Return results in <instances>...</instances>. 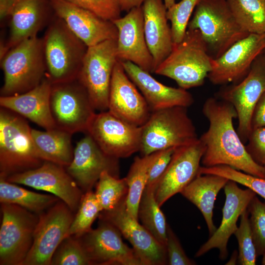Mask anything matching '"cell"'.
Here are the masks:
<instances>
[{
  "instance_id": "cell-1",
  "label": "cell",
  "mask_w": 265,
  "mask_h": 265,
  "mask_svg": "<svg viewBox=\"0 0 265 265\" xmlns=\"http://www.w3.org/2000/svg\"><path fill=\"white\" fill-rule=\"evenodd\" d=\"M202 112L209 122L208 130L199 138L205 147L203 166L227 165L265 179L264 166L252 159L234 128L233 119L238 114L234 106L212 97L204 102Z\"/></svg>"
},
{
  "instance_id": "cell-2",
  "label": "cell",
  "mask_w": 265,
  "mask_h": 265,
  "mask_svg": "<svg viewBox=\"0 0 265 265\" xmlns=\"http://www.w3.org/2000/svg\"><path fill=\"white\" fill-rule=\"evenodd\" d=\"M42 38L46 77L51 83L77 79L88 47L55 14Z\"/></svg>"
},
{
  "instance_id": "cell-3",
  "label": "cell",
  "mask_w": 265,
  "mask_h": 265,
  "mask_svg": "<svg viewBox=\"0 0 265 265\" xmlns=\"http://www.w3.org/2000/svg\"><path fill=\"white\" fill-rule=\"evenodd\" d=\"M212 60L200 31L187 29L183 40L174 43L171 52L154 73L174 80L179 87L187 90L204 83Z\"/></svg>"
},
{
  "instance_id": "cell-4",
  "label": "cell",
  "mask_w": 265,
  "mask_h": 265,
  "mask_svg": "<svg viewBox=\"0 0 265 265\" xmlns=\"http://www.w3.org/2000/svg\"><path fill=\"white\" fill-rule=\"evenodd\" d=\"M24 117L0 109V177L6 178L37 168L45 161L38 156L31 129Z\"/></svg>"
},
{
  "instance_id": "cell-5",
  "label": "cell",
  "mask_w": 265,
  "mask_h": 265,
  "mask_svg": "<svg viewBox=\"0 0 265 265\" xmlns=\"http://www.w3.org/2000/svg\"><path fill=\"white\" fill-rule=\"evenodd\" d=\"M0 67L4 74L0 96L24 93L38 85L46 73L42 37L25 40L10 49Z\"/></svg>"
},
{
  "instance_id": "cell-6",
  "label": "cell",
  "mask_w": 265,
  "mask_h": 265,
  "mask_svg": "<svg viewBox=\"0 0 265 265\" xmlns=\"http://www.w3.org/2000/svg\"><path fill=\"white\" fill-rule=\"evenodd\" d=\"M187 108L176 106L151 111L141 126L142 156L191 144L198 139Z\"/></svg>"
},
{
  "instance_id": "cell-7",
  "label": "cell",
  "mask_w": 265,
  "mask_h": 265,
  "mask_svg": "<svg viewBox=\"0 0 265 265\" xmlns=\"http://www.w3.org/2000/svg\"><path fill=\"white\" fill-rule=\"evenodd\" d=\"M187 29L200 31L213 59L249 34L238 25L226 0H199Z\"/></svg>"
},
{
  "instance_id": "cell-8",
  "label": "cell",
  "mask_w": 265,
  "mask_h": 265,
  "mask_svg": "<svg viewBox=\"0 0 265 265\" xmlns=\"http://www.w3.org/2000/svg\"><path fill=\"white\" fill-rule=\"evenodd\" d=\"M0 265H22L33 243L39 216L21 206L1 203Z\"/></svg>"
},
{
  "instance_id": "cell-9",
  "label": "cell",
  "mask_w": 265,
  "mask_h": 265,
  "mask_svg": "<svg viewBox=\"0 0 265 265\" xmlns=\"http://www.w3.org/2000/svg\"><path fill=\"white\" fill-rule=\"evenodd\" d=\"M118 60L116 40L89 47L77 79L86 90L95 110H108L113 69Z\"/></svg>"
},
{
  "instance_id": "cell-10",
  "label": "cell",
  "mask_w": 265,
  "mask_h": 265,
  "mask_svg": "<svg viewBox=\"0 0 265 265\" xmlns=\"http://www.w3.org/2000/svg\"><path fill=\"white\" fill-rule=\"evenodd\" d=\"M50 106L56 127L72 134L86 132L96 113L78 79L52 84Z\"/></svg>"
},
{
  "instance_id": "cell-11",
  "label": "cell",
  "mask_w": 265,
  "mask_h": 265,
  "mask_svg": "<svg viewBox=\"0 0 265 265\" xmlns=\"http://www.w3.org/2000/svg\"><path fill=\"white\" fill-rule=\"evenodd\" d=\"M265 92V53L254 59L247 75L241 81L226 86L217 93L218 98L228 102L238 114L237 132L243 143L247 141L251 131L252 112L259 99Z\"/></svg>"
},
{
  "instance_id": "cell-12",
  "label": "cell",
  "mask_w": 265,
  "mask_h": 265,
  "mask_svg": "<svg viewBox=\"0 0 265 265\" xmlns=\"http://www.w3.org/2000/svg\"><path fill=\"white\" fill-rule=\"evenodd\" d=\"M73 213L60 200L39 215L32 246L22 265H51L54 252L69 236Z\"/></svg>"
},
{
  "instance_id": "cell-13",
  "label": "cell",
  "mask_w": 265,
  "mask_h": 265,
  "mask_svg": "<svg viewBox=\"0 0 265 265\" xmlns=\"http://www.w3.org/2000/svg\"><path fill=\"white\" fill-rule=\"evenodd\" d=\"M86 132L105 153L112 157L126 158L139 152L141 127L127 122L108 110L95 113Z\"/></svg>"
},
{
  "instance_id": "cell-14",
  "label": "cell",
  "mask_w": 265,
  "mask_h": 265,
  "mask_svg": "<svg viewBox=\"0 0 265 265\" xmlns=\"http://www.w3.org/2000/svg\"><path fill=\"white\" fill-rule=\"evenodd\" d=\"M7 181L45 191L58 197L73 212L78 210L83 194L65 167L45 161L39 167L11 175Z\"/></svg>"
},
{
  "instance_id": "cell-15",
  "label": "cell",
  "mask_w": 265,
  "mask_h": 265,
  "mask_svg": "<svg viewBox=\"0 0 265 265\" xmlns=\"http://www.w3.org/2000/svg\"><path fill=\"white\" fill-rule=\"evenodd\" d=\"M126 199L113 210L103 211L101 220L114 225L132 245L142 265L167 264L166 247L159 243L128 212Z\"/></svg>"
},
{
  "instance_id": "cell-16",
  "label": "cell",
  "mask_w": 265,
  "mask_h": 265,
  "mask_svg": "<svg viewBox=\"0 0 265 265\" xmlns=\"http://www.w3.org/2000/svg\"><path fill=\"white\" fill-rule=\"evenodd\" d=\"M205 150V145L199 138L191 144L175 148L156 187L155 196L160 207L180 193L198 175Z\"/></svg>"
},
{
  "instance_id": "cell-17",
  "label": "cell",
  "mask_w": 265,
  "mask_h": 265,
  "mask_svg": "<svg viewBox=\"0 0 265 265\" xmlns=\"http://www.w3.org/2000/svg\"><path fill=\"white\" fill-rule=\"evenodd\" d=\"M65 168L84 193L92 190L104 171L119 178V159L105 153L88 134L77 142L73 160Z\"/></svg>"
},
{
  "instance_id": "cell-18",
  "label": "cell",
  "mask_w": 265,
  "mask_h": 265,
  "mask_svg": "<svg viewBox=\"0 0 265 265\" xmlns=\"http://www.w3.org/2000/svg\"><path fill=\"white\" fill-rule=\"evenodd\" d=\"M265 49V34H249L213 59L208 77L214 85L237 83L248 73L256 57Z\"/></svg>"
},
{
  "instance_id": "cell-19",
  "label": "cell",
  "mask_w": 265,
  "mask_h": 265,
  "mask_svg": "<svg viewBox=\"0 0 265 265\" xmlns=\"http://www.w3.org/2000/svg\"><path fill=\"white\" fill-rule=\"evenodd\" d=\"M119 230L103 220L99 226L80 237L92 265H142L133 248L122 238Z\"/></svg>"
},
{
  "instance_id": "cell-20",
  "label": "cell",
  "mask_w": 265,
  "mask_h": 265,
  "mask_svg": "<svg viewBox=\"0 0 265 265\" xmlns=\"http://www.w3.org/2000/svg\"><path fill=\"white\" fill-rule=\"evenodd\" d=\"M55 15L88 47L108 40H116L117 29L113 22L67 0H49Z\"/></svg>"
},
{
  "instance_id": "cell-21",
  "label": "cell",
  "mask_w": 265,
  "mask_h": 265,
  "mask_svg": "<svg viewBox=\"0 0 265 265\" xmlns=\"http://www.w3.org/2000/svg\"><path fill=\"white\" fill-rule=\"evenodd\" d=\"M113 22L118 30V60L130 61L147 72L154 73V61L145 39L141 6L132 8Z\"/></svg>"
},
{
  "instance_id": "cell-22",
  "label": "cell",
  "mask_w": 265,
  "mask_h": 265,
  "mask_svg": "<svg viewBox=\"0 0 265 265\" xmlns=\"http://www.w3.org/2000/svg\"><path fill=\"white\" fill-rule=\"evenodd\" d=\"M116 117L137 126H142L151 111L142 94L117 60L111 78L108 110Z\"/></svg>"
},
{
  "instance_id": "cell-23",
  "label": "cell",
  "mask_w": 265,
  "mask_h": 265,
  "mask_svg": "<svg viewBox=\"0 0 265 265\" xmlns=\"http://www.w3.org/2000/svg\"><path fill=\"white\" fill-rule=\"evenodd\" d=\"M225 201L222 209V218L219 227L195 254L200 257L210 250L217 248L219 251V258L225 260L228 254L227 244L231 236L238 228L237 221L243 212L249 205L256 193L249 188L242 189L237 183L229 180L224 187Z\"/></svg>"
},
{
  "instance_id": "cell-24",
  "label": "cell",
  "mask_w": 265,
  "mask_h": 265,
  "mask_svg": "<svg viewBox=\"0 0 265 265\" xmlns=\"http://www.w3.org/2000/svg\"><path fill=\"white\" fill-rule=\"evenodd\" d=\"M119 61L128 76L140 91L151 111L176 106L187 107L193 103V97L187 90L166 86L133 63Z\"/></svg>"
},
{
  "instance_id": "cell-25",
  "label": "cell",
  "mask_w": 265,
  "mask_h": 265,
  "mask_svg": "<svg viewBox=\"0 0 265 265\" xmlns=\"http://www.w3.org/2000/svg\"><path fill=\"white\" fill-rule=\"evenodd\" d=\"M54 15L49 0H19L9 19L6 41L9 50L25 40L37 36Z\"/></svg>"
},
{
  "instance_id": "cell-26",
  "label": "cell",
  "mask_w": 265,
  "mask_h": 265,
  "mask_svg": "<svg viewBox=\"0 0 265 265\" xmlns=\"http://www.w3.org/2000/svg\"><path fill=\"white\" fill-rule=\"evenodd\" d=\"M52 83L45 77L37 86L25 93L0 97V107L10 110L45 130L56 127L50 106Z\"/></svg>"
},
{
  "instance_id": "cell-27",
  "label": "cell",
  "mask_w": 265,
  "mask_h": 265,
  "mask_svg": "<svg viewBox=\"0 0 265 265\" xmlns=\"http://www.w3.org/2000/svg\"><path fill=\"white\" fill-rule=\"evenodd\" d=\"M141 7L145 39L153 56L155 71L169 54L174 45L167 9L163 0H145Z\"/></svg>"
},
{
  "instance_id": "cell-28",
  "label": "cell",
  "mask_w": 265,
  "mask_h": 265,
  "mask_svg": "<svg viewBox=\"0 0 265 265\" xmlns=\"http://www.w3.org/2000/svg\"><path fill=\"white\" fill-rule=\"evenodd\" d=\"M229 180L214 174L199 175L180 192L201 212L210 236L217 229L212 220L214 202L217 194Z\"/></svg>"
},
{
  "instance_id": "cell-29",
  "label": "cell",
  "mask_w": 265,
  "mask_h": 265,
  "mask_svg": "<svg viewBox=\"0 0 265 265\" xmlns=\"http://www.w3.org/2000/svg\"><path fill=\"white\" fill-rule=\"evenodd\" d=\"M72 134L57 128L45 131L31 129L32 137L39 157L44 161L65 167L73 159Z\"/></svg>"
},
{
  "instance_id": "cell-30",
  "label": "cell",
  "mask_w": 265,
  "mask_h": 265,
  "mask_svg": "<svg viewBox=\"0 0 265 265\" xmlns=\"http://www.w3.org/2000/svg\"><path fill=\"white\" fill-rule=\"evenodd\" d=\"M60 199L54 195L36 193L0 177V203L21 206L38 215L53 207Z\"/></svg>"
},
{
  "instance_id": "cell-31",
  "label": "cell",
  "mask_w": 265,
  "mask_h": 265,
  "mask_svg": "<svg viewBox=\"0 0 265 265\" xmlns=\"http://www.w3.org/2000/svg\"><path fill=\"white\" fill-rule=\"evenodd\" d=\"M155 191V187H145L138 206V220L159 243L166 246L167 224L156 201Z\"/></svg>"
},
{
  "instance_id": "cell-32",
  "label": "cell",
  "mask_w": 265,
  "mask_h": 265,
  "mask_svg": "<svg viewBox=\"0 0 265 265\" xmlns=\"http://www.w3.org/2000/svg\"><path fill=\"white\" fill-rule=\"evenodd\" d=\"M235 20L248 34L265 32V0H226Z\"/></svg>"
},
{
  "instance_id": "cell-33",
  "label": "cell",
  "mask_w": 265,
  "mask_h": 265,
  "mask_svg": "<svg viewBox=\"0 0 265 265\" xmlns=\"http://www.w3.org/2000/svg\"><path fill=\"white\" fill-rule=\"evenodd\" d=\"M154 156L155 152L148 155L136 157L126 177L128 186L126 209L129 214L137 220L139 204L146 186L149 168Z\"/></svg>"
},
{
  "instance_id": "cell-34",
  "label": "cell",
  "mask_w": 265,
  "mask_h": 265,
  "mask_svg": "<svg viewBox=\"0 0 265 265\" xmlns=\"http://www.w3.org/2000/svg\"><path fill=\"white\" fill-rule=\"evenodd\" d=\"M96 185L95 194L102 212L113 210L127 198L128 186L126 177L120 179L104 171Z\"/></svg>"
},
{
  "instance_id": "cell-35",
  "label": "cell",
  "mask_w": 265,
  "mask_h": 265,
  "mask_svg": "<svg viewBox=\"0 0 265 265\" xmlns=\"http://www.w3.org/2000/svg\"><path fill=\"white\" fill-rule=\"evenodd\" d=\"M102 210L92 190L85 192L71 225L69 236L80 238L90 231L91 225Z\"/></svg>"
},
{
  "instance_id": "cell-36",
  "label": "cell",
  "mask_w": 265,
  "mask_h": 265,
  "mask_svg": "<svg viewBox=\"0 0 265 265\" xmlns=\"http://www.w3.org/2000/svg\"><path fill=\"white\" fill-rule=\"evenodd\" d=\"M91 261L80 238L69 236L54 252L51 265H91Z\"/></svg>"
},
{
  "instance_id": "cell-37",
  "label": "cell",
  "mask_w": 265,
  "mask_h": 265,
  "mask_svg": "<svg viewBox=\"0 0 265 265\" xmlns=\"http://www.w3.org/2000/svg\"><path fill=\"white\" fill-rule=\"evenodd\" d=\"M198 174H214L224 177L251 189L265 200L264 178L250 175L227 165L201 166Z\"/></svg>"
},
{
  "instance_id": "cell-38",
  "label": "cell",
  "mask_w": 265,
  "mask_h": 265,
  "mask_svg": "<svg viewBox=\"0 0 265 265\" xmlns=\"http://www.w3.org/2000/svg\"><path fill=\"white\" fill-rule=\"evenodd\" d=\"M199 0H182L167 10L174 44L180 42L187 30L190 18Z\"/></svg>"
},
{
  "instance_id": "cell-39",
  "label": "cell",
  "mask_w": 265,
  "mask_h": 265,
  "mask_svg": "<svg viewBox=\"0 0 265 265\" xmlns=\"http://www.w3.org/2000/svg\"><path fill=\"white\" fill-rule=\"evenodd\" d=\"M240 217L239 226L234 234L238 245V263L240 265H255L257 255L250 229L247 209L243 212Z\"/></svg>"
},
{
  "instance_id": "cell-40",
  "label": "cell",
  "mask_w": 265,
  "mask_h": 265,
  "mask_svg": "<svg viewBox=\"0 0 265 265\" xmlns=\"http://www.w3.org/2000/svg\"><path fill=\"white\" fill-rule=\"evenodd\" d=\"M249 220L257 255L265 252V203L255 196L247 207Z\"/></svg>"
},
{
  "instance_id": "cell-41",
  "label": "cell",
  "mask_w": 265,
  "mask_h": 265,
  "mask_svg": "<svg viewBox=\"0 0 265 265\" xmlns=\"http://www.w3.org/2000/svg\"><path fill=\"white\" fill-rule=\"evenodd\" d=\"M89 10L98 16L113 22L121 17L118 0H67Z\"/></svg>"
},
{
  "instance_id": "cell-42",
  "label": "cell",
  "mask_w": 265,
  "mask_h": 265,
  "mask_svg": "<svg viewBox=\"0 0 265 265\" xmlns=\"http://www.w3.org/2000/svg\"><path fill=\"white\" fill-rule=\"evenodd\" d=\"M175 148H171L155 152L150 165L146 186H157L171 159Z\"/></svg>"
},
{
  "instance_id": "cell-43",
  "label": "cell",
  "mask_w": 265,
  "mask_h": 265,
  "mask_svg": "<svg viewBox=\"0 0 265 265\" xmlns=\"http://www.w3.org/2000/svg\"><path fill=\"white\" fill-rule=\"evenodd\" d=\"M166 235L167 264L169 265H195V262L186 256L179 239L168 224L167 226Z\"/></svg>"
},
{
  "instance_id": "cell-44",
  "label": "cell",
  "mask_w": 265,
  "mask_h": 265,
  "mask_svg": "<svg viewBox=\"0 0 265 265\" xmlns=\"http://www.w3.org/2000/svg\"><path fill=\"white\" fill-rule=\"evenodd\" d=\"M245 146L246 149L258 164L264 166L265 163V126L252 129Z\"/></svg>"
},
{
  "instance_id": "cell-45",
  "label": "cell",
  "mask_w": 265,
  "mask_h": 265,
  "mask_svg": "<svg viewBox=\"0 0 265 265\" xmlns=\"http://www.w3.org/2000/svg\"><path fill=\"white\" fill-rule=\"evenodd\" d=\"M251 126V130L265 126V92L261 96L253 109Z\"/></svg>"
},
{
  "instance_id": "cell-46",
  "label": "cell",
  "mask_w": 265,
  "mask_h": 265,
  "mask_svg": "<svg viewBox=\"0 0 265 265\" xmlns=\"http://www.w3.org/2000/svg\"><path fill=\"white\" fill-rule=\"evenodd\" d=\"M19 0H0V20L3 23L10 19L16 5Z\"/></svg>"
},
{
  "instance_id": "cell-47",
  "label": "cell",
  "mask_w": 265,
  "mask_h": 265,
  "mask_svg": "<svg viewBox=\"0 0 265 265\" xmlns=\"http://www.w3.org/2000/svg\"><path fill=\"white\" fill-rule=\"evenodd\" d=\"M145 0H118L122 11L128 12L134 7H140Z\"/></svg>"
},
{
  "instance_id": "cell-48",
  "label": "cell",
  "mask_w": 265,
  "mask_h": 265,
  "mask_svg": "<svg viewBox=\"0 0 265 265\" xmlns=\"http://www.w3.org/2000/svg\"><path fill=\"white\" fill-rule=\"evenodd\" d=\"M238 254L237 251H235L232 256H231L230 260L228 262L226 265H235L236 263V261H238Z\"/></svg>"
},
{
  "instance_id": "cell-49",
  "label": "cell",
  "mask_w": 265,
  "mask_h": 265,
  "mask_svg": "<svg viewBox=\"0 0 265 265\" xmlns=\"http://www.w3.org/2000/svg\"><path fill=\"white\" fill-rule=\"evenodd\" d=\"M164 3L168 9L176 3V0H163Z\"/></svg>"
},
{
  "instance_id": "cell-50",
  "label": "cell",
  "mask_w": 265,
  "mask_h": 265,
  "mask_svg": "<svg viewBox=\"0 0 265 265\" xmlns=\"http://www.w3.org/2000/svg\"><path fill=\"white\" fill-rule=\"evenodd\" d=\"M263 259H262V265H265V253L263 254Z\"/></svg>"
},
{
  "instance_id": "cell-51",
  "label": "cell",
  "mask_w": 265,
  "mask_h": 265,
  "mask_svg": "<svg viewBox=\"0 0 265 265\" xmlns=\"http://www.w3.org/2000/svg\"><path fill=\"white\" fill-rule=\"evenodd\" d=\"M263 166H264V170H265V164Z\"/></svg>"
},
{
  "instance_id": "cell-52",
  "label": "cell",
  "mask_w": 265,
  "mask_h": 265,
  "mask_svg": "<svg viewBox=\"0 0 265 265\" xmlns=\"http://www.w3.org/2000/svg\"><path fill=\"white\" fill-rule=\"evenodd\" d=\"M264 52H265V49H264Z\"/></svg>"
},
{
  "instance_id": "cell-53",
  "label": "cell",
  "mask_w": 265,
  "mask_h": 265,
  "mask_svg": "<svg viewBox=\"0 0 265 265\" xmlns=\"http://www.w3.org/2000/svg\"></svg>"
}]
</instances>
